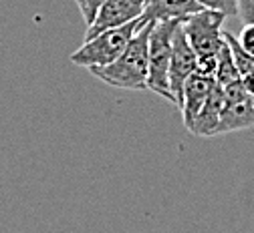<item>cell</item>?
Segmentation results:
<instances>
[{
	"label": "cell",
	"mask_w": 254,
	"mask_h": 233,
	"mask_svg": "<svg viewBox=\"0 0 254 233\" xmlns=\"http://www.w3.org/2000/svg\"><path fill=\"white\" fill-rule=\"evenodd\" d=\"M151 22L147 20L131 41L127 43L125 50L109 64L91 66L87 69L95 79L101 83L125 89V91H147V62H149V30Z\"/></svg>",
	"instance_id": "6da1fadb"
},
{
	"label": "cell",
	"mask_w": 254,
	"mask_h": 233,
	"mask_svg": "<svg viewBox=\"0 0 254 233\" xmlns=\"http://www.w3.org/2000/svg\"><path fill=\"white\" fill-rule=\"evenodd\" d=\"M147 20L141 16L137 20H131L127 24L115 26V28H107L103 32H99L97 37H93L89 41H85L73 54H71V62L83 69H91V66H103L113 62L127 47V43L131 41V37L145 24Z\"/></svg>",
	"instance_id": "7a4b0ae2"
},
{
	"label": "cell",
	"mask_w": 254,
	"mask_h": 233,
	"mask_svg": "<svg viewBox=\"0 0 254 233\" xmlns=\"http://www.w3.org/2000/svg\"><path fill=\"white\" fill-rule=\"evenodd\" d=\"M182 20H153L149 30V62H147V91L160 94L174 103V94L170 91L168 71L172 58L174 32Z\"/></svg>",
	"instance_id": "3957f363"
},
{
	"label": "cell",
	"mask_w": 254,
	"mask_h": 233,
	"mask_svg": "<svg viewBox=\"0 0 254 233\" xmlns=\"http://www.w3.org/2000/svg\"><path fill=\"white\" fill-rule=\"evenodd\" d=\"M228 16L214 8H202L188 18L182 20V28L186 32V39L190 47L194 48L196 56L218 54L220 47L224 45L222 37V24Z\"/></svg>",
	"instance_id": "277c9868"
},
{
	"label": "cell",
	"mask_w": 254,
	"mask_h": 233,
	"mask_svg": "<svg viewBox=\"0 0 254 233\" xmlns=\"http://www.w3.org/2000/svg\"><path fill=\"white\" fill-rule=\"evenodd\" d=\"M196 52L190 47L186 32L182 28V22L178 24L174 32V45H172V58H170V71H168V81H170V91L174 94V105L178 109L182 107V94H184V85L190 79V75L196 73Z\"/></svg>",
	"instance_id": "5b68a950"
},
{
	"label": "cell",
	"mask_w": 254,
	"mask_h": 233,
	"mask_svg": "<svg viewBox=\"0 0 254 233\" xmlns=\"http://www.w3.org/2000/svg\"><path fill=\"white\" fill-rule=\"evenodd\" d=\"M145 4H147V0H105L101 8L97 10V14H95L93 22L87 24L85 41L97 37L99 32L107 28H115V26L141 18Z\"/></svg>",
	"instance_id": "8992f818"
},
{
	"label": "cell",
	"mask_w": 254,
	"mask_h": 233,
	"mask_svg": "<svg viewBox=\"0 0 254 233\" xmlns=\"http://www.w3.org/2000/svg\"><path fill=\"white\" fill-rule=\"evenodd\" d=\"M250 127H254V96L244 93L240 96L226 98L216 127V135H226V133H236Z\"/></svg>",
	"instance_id": "52a82bcc"
},
{
	"label": "cell",
	"mask_w": 254,
	"mask_h": 233,
	"mask_svg": "<svg viewBox=\"0 0 254 233\" xmlns=\"http://www.w3.org/2000/svg\"><path fill=\"white\" fill-rule=\"evenodd\" d=\"M216 85V79L210 75H202V73H192L190 79L184 85V94H182V119L188 131H192V125L206 101V96L210 94L212 87Z\"/></svg>",
	"instance_id": "ba28073f"
},
{
	"label": "cell",
	"mask_w": 254,
	"mask_h": 233,
	"mask_svg": "<svg viewBox=\"0 0 254 233\" xmlns=\"http://www.w3.org/2000/svg\"><path fill=\"white\" fill-rule=\"evenodd\" d=\"M224 89L222 85H214L210 94L206 96V101L192 125V131L194 135L198 137H214L216 135V127H218V121H220V113H222V107H224Z\"/></svg>",
	"instance_id": "9c48e42d"
},
{
	"label": "cell",
	"mask_w": 254,
	"mask_h": 233,
	"mask_svg": "<svg viewBox=\"0 0 254 233\" xmlns=\"http://www.w3.org/2000/svg\"><path fill=\"white\" fill-rule=\"evenodd\" d=\"M198 0H147L143 18L145 20H184L190 14L202 10Z\"/></svg>",
	"instance_id": "30bf717a"
},
{
	"label": "cell",
	"mask_w": 254,
	"mask_h": 233,
	"mask_svg": "<svg viewBox=\"0 0 254 233\" xmlns=\"http://www.w3.org/2000/svg\"><path fill=\"white\" fill-rule=\"evenodd\" d=\"M214 79L218 85H228L232 81H238L240 79V73L236 69V62H234V56L230 52V47L228 43L224 41V45L220 47L218 50V56H216V71H214Z\"/></svg>",
	"instance_id": "8fae6325"
},
{
	"label": "cell",
	"mask_w": 254,
	"mask_h": 233,
	"mask_svg": "<svg viewBox=\"0 0 254 233\" xmlns=\"http://www.w3.org/2000/svg\"><path fill=\"white\" fill-rule=\"evenodd\" d=\"M204 8H214L226 16H238V0H198Z\"/></svg>",
	"instance_id": "7c38bea8"
},
{
	"label": "cell",
	"mask_w": 254,
	"mask_h": 233,
	"mask_svg": "<svg viewBox=\"0 0 254 233\" xmlns=\"http://www.w3.org/2000/svg\"><path fill=\"white\" fill-rule=\"evenodd\" d=\"M79 10H81V16L85 20V24H91L95 14H97V10L101 8V4L105 2V0H75Z\"/></svg>",
	"instance_id": "4fadbf2b"
},
{
	"label": "cell",
	"mask_w": 254,
	"mask_h": 233,
	"mask_svg": "<svg viewBox=\"0 0 254 233\" xmlns=\"http://www.w3.org/2000/svg\"><path fill=\"white\" fill-rule=\"evenodd\" d=\"M238 43L250 56H254V22H244L238 35Z\"/></svg>",
	"instance_id": "5bb4252c"
},
{
	"label": "cell",
	"mask_w": 254,
	"mask_h": 233,
	"mask_svg": "<svg viewBox=\"0 0 254 233\" xmlns=\"http://www.w3.org/2000/svg\"><path fill=\"white\" fill-rule=\"evenodd\" d=\"M240 81H242V85H244L246 93H250V94L254 96V71H250V73L242 75V77H240Z\"/></svg>",
	"instance_id": "9a60e30c"
},
{
	"label": "cell",
	"mask_w": 254,
	"mask_h": 233,
	"mask_svg": "<svg viewBox=\"0 0 254 233\" xmlns=\"http://www.w3.org/2000/svg\"><path fill=\"white\" fill-rule=\"evenodd\" d=\"M252 22H254V20H252Z\"/></svg>",
	"instance_id": "2e32d148"
}]
</instances>
